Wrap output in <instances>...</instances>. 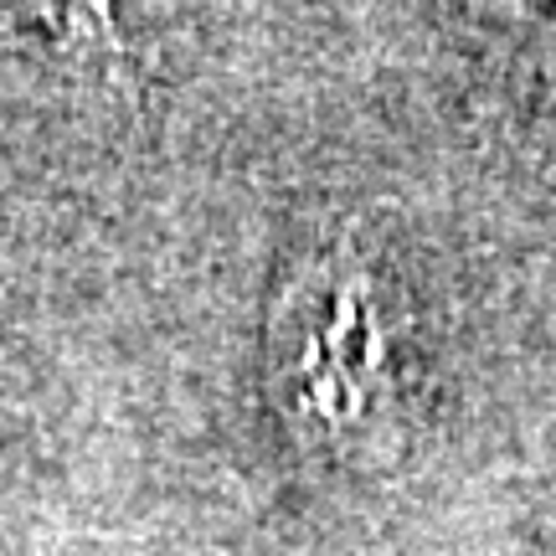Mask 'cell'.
<instances>
[{"label":"cell","instance_id":"obj_1","mask_svg":"<svg viewBox=\"0 0 556 556\" xmlns=\"http://www.w3.org/2000/svg\"><path fill=\"white\" fill-rule=\"evenodd\" d=\"M278 422L319 458L392 464L417 402L413 315L392 268L361 242H319L278 283L263 330Z\"/></svg>","mask_w":556,"mask_h":556}]
</instances>
